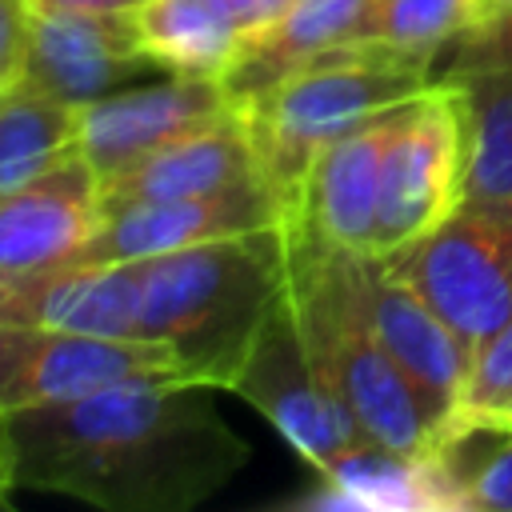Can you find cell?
I'll return each mask as SVG.
<instances>
[{"instance_id":"cell-1","label":"cell","mask_w":512,"mask_h":512,"mask_svg":"<svg viewBox=\"0 0 512 512\" xmlns=\"http://www.w3.org/2000/svg\"><path fill=\"white\" fill-rule=\"evenodd\" d=\"M4 420L16 488L104 512H188L252 456L208 388L188 380H124Z\"/></svg>"},{"instance_id":"cell-2","label":"cell","mask_w":512,"mask_h":512,"mask_svg":"<svg viewBox=\"0 0 512 512\" xmlns=\"http://www.w3.org/2000/svg\"><path fill=\"white\" fill-rule=\"evenodd\" d=\"M136 264V336L180 352L192 380L228 388L272 304L288 292L284 224L204 240Z\"/></svg>"},{"instance_id":"cell-3","label":"cell","mask_w":512,"mask_h":512,"mask_svg":"<svg viewBox=\"0 0 512 512\" xmlns=\"http://www.w3.org/2000/svg\"><path fill=\"white\" fill-rule=\"evenodd\" d=\"M284 244L296 328L328 392L380 452L408 460L428 456L444 428L364 320L352 288V252L332 248L288 220Z\"/></svg>"},{"instance_id":"cell-4","label":"cell","mask_w":512,"mask_h":512,"mask_svg":"<svg viewBox=\"0 0 512 512\" xmlns=\"http://www.w3.org/2000/svg\"><path fill=\"white\" fill-rule=\"evenodd\" d=\"M428 84H436L428 64L364 40H340L256 100L240 104L260 176L284 204V216L292 212L324 144L388 112L392 104H404Z\"/></svg>"},{"instance_id":"cell-5","label":"cell","mask_w":512,"mask_h":512,"mask_svg":"<svg viewBox=\"0 0 512 512\" xmlns=\"http://www.w3.org/2000/svg\"><path fill=\"white\" fill-rule=\"evenodd\" d=\"M384 260L476 356L512 320V196L460 200L432 232Z\"/></svg>"},{"instance_id":"cell-6","label":"cell","mask_w":512,"mask_h":512,"mask_svg":"<svg viewBox=\"0 0 512 512\" xmlns=\"http://www.w3.org/2000/svg\"><path fill=\"white\" fill-rule=\"evenodd\" d=\"M468 132L452 84H428L392 108L380 152L372 256H392L432 232L464 200Z\"/></svg>"},{"instance_id":"cell-7","label":"cell","mask_w":512,"mask_h":512,"mask_svg":"<svg viewBox=\"0 0 512 512\" xmlns=\"http://www.w3.org/2000/svg\"><path fill=\"white\" fill-rule=\"evenodd\" d=\"M228 392L248 400L288 440V448L316 468V476L332 472L340 460L364 448H376L312 368L288 292L264 316Z\"/></svg>"},{"instance_id":"cell-8","label":"cell","mask_w":512,"mask_h":512,"mask_svg":"<svg viewBox=\"0 0 512 512\" xmlns=\"http://www.w3.org/2000/svg\"><path fill=\"white\" fill-rule=\"evenodd\" d=\"M124 380H192L176 348L136 336L0 324V416L76 400Z\"/></svg>"},{"instance_id":"cell-9","label":"cell","mask_w":512,"mask_h":512,"mask_svg":"<svg viewBox=\"0 0 512 512\" xmlns=\"http://www.w3.org/2000/svg\"><path fill=\"white\" fill-rule=\"evenodd\" d=\"M272 224H284V204L264 180L236 184L208 196L104 204L96 232L72 256V264H132V260L164 256L204 240L272 228Z\"/></svg>"},{"instance_id":"cell-10","label":"cell","mask_w":512,"mask_h":512,"mask_svg":"<svg viewBox=\"0 0 512 512\" xmlns=\"http://www.w3.org/2000/svg\"><path fill=\"white\" fill-rule=\"evenodd\" d=\"M352 288L364 320L372 324L388 356L408 372L440 428H448L460 408L472 352L384 256L352 252Z\"/></svg>"},{"instance_id":"cell-11","label":"cell","mask_w":512,"mask_h":512,"mask_svg":"<svg viewBox=\"0 0 512 512\" xmlns=\"http://www.w3.org/2000/svg\"><path fill=\"white\" fill-rule=\"evenodd\" d=\"M148 76H156V64L136 44L132 12L32 8L24 60L12 80L80 108Z\"/></svg>"},{"instance_id":"cell-12","label":"cell","mask_w":512,"mask_h":512,"mask_svg":"<svg viewBox=\"0 0 512 512\" xmlns=\"http://www.w3.org/2000/svg\"><path fill=\"white\" fill-rule=\"evenodd\" d=\"M228 112H236V100L216 76L156 72L148 80L124 84L100 100L80 104V156L100 176H108L132 164L136 156Z\"/></svg>"},{"instance_id":"cell-13","label":"cell","mask_w":512,"mask_h":512,"mask_svg":"<svg viewBox=\"0 0 512 512\" xmlns=\"http://www.w3.org/2000/svg\"><path fill=\"white\" fill-rule=\"evenodd\" d=\"M104 216L100 172L76 152L36 180L0 192V268L72 264Z\"/></svg>"},{"instance_id":"cell-14","label":"cell","mask_w":512,"mask_h":512,"mask_svg":"<svg viewBox=\"0 0 512 512\" xmlns=\"http://www.w3.org/2000/svg\"><path fill=\"white\" fill-rule=\"evenodd\" d=\"M396 108V104H392ZM388 112L356 124L352 132L324 144L300 184V196L288 224L304 228L308 236L372 256V232H376V200H380V152L388 132Z\"/></svg>"},{"instance_id":"cell-15","label":"cell","mask_w":512,"mask_h":512,"mask_svg":"<svg viewBox=\"0 0 512 512\" xmlns=\"http://www.w3.org/2000/svg\"><path fill=\"white\" fill-rule=\"evenodd\" d=\"M260 176V160L248 136V124L236 112L192 128L132 164L100 176L104 204H132V200H180V196H208L236 184H252Z\"/></svg>"},{"instance_id":"cell-16","label":"cell","mask_w":512,"mask_h":512,"mask_svg":"<svg viewBox=\"0 0 512 512\" xmlns=\"http://www.w3.org/2000/svg\"><path fill=\"white\" fill-rule=\"evenodd\" d=\"M0 324L136 336V264L0 268Z\"/></svg>"},{"instance_id":"cell-17","label":"cell","mask_w":512,"mask_h":512,"mask_svg":"<svg viewBox=\"0 0 512 512\" xmlns=\"http://www.w3.org/2000/svg\"><path fill=\"white\" fill-rule=\"evenodd\" d=\"M368 0H292L276 20L248 32L224 68L220 84L240 104L256 100L296 68H304L324 48L352 36Z\"/></svg>"},{"instance_id":"cell-18","label":"cell","mask_w":512,"mask_h":512,"mask_svg":"<svg viewBox=\"0 0 512 512\" xmlns=\"http://www.w3.org/2000/svg\"><path fill=\"white\" fill-rule=\"evenodd\" d=\"M132 32L156 72L216 80L244 40V24L224 0H144L132 8Z\"/></svg>"},{"instance_id":"cell-19","label":"cell","mask_w":512,"mask_h":512,"mask_svg":"<svg viewBox=\"0 0 512 512\" xmlns=\"http://www.w3.org/2000/svg\"><path fill=\"white\" fill-rule=\"evenodd\" d=\"M444 512H512V436L484 420H452L428 452Z\"/></svg>"},{"instance_id":"cell-20","label":"cell","mask_w":512,"mask_h":512,"mask_svg":"<svg viewBox=\"0 0 512 512\" xmlns=\"http://www.w3.org/2000/svg\"><path fill=\"white\" fill-rule=\"evenodd\" d=\"M80 152V108L24 80L0 88V192Z\"/></svg>"},{"instance_id":"cell-21","label":"cell","mask_w":512,"mask_h":512,"mask_svg":"<svg viewBox=\"0 0 512 512\" xmlns=\"http://www.w3.org/2000/svg\"><path fill=\"white\" fill-rule=\"evenodd\" d=\"M444 84V80H440ZM464 104L468 168L464 200H508L512 196V68L452 80Z\"/></svg>"},{"instance_id":"cell-22","label":"cell","mask_w":512,"mask_h":512,"mask_svg":"<svg viewBox=\"0 0 512 512\" xmlns=\"http://www.w3.org/2000/svg\"><path fill=\"white\" fill-rule=\"evenodd\" d=\"M480 16L484 0H368L348 40H364L432 68L436 56Z\"/></svg>"},{"instance_id":"cell-23","label":"cell","mask_w":512,"mask_h":512,"mask_svg":"<svg viewBox=\"0 0 512 512\" xmlns=\"http://www.w3.org/2000/svg\"><path fill=\"white\" fill-rule=\"evenodd\" d=\"M512 68V8L484 12L468 32H460L432 64V80H464L480 72Z\"/></svg>"},{"instance_id":"cell-24","label":"cell","mask_w":512,"mask_h":512,"mask_svg":"<svg viewBox=\"0 0 512 512\" xmlns=\"http://www.w3.org/2000/svg\"><path fill=\"white\" fill-rule=\"evenodd\" d=\"M512 404V320L472 356L456 420H484L500 416Z\"/></svg>"},{"instance_id":"cell-25","label":"cell","mask_w":512,"mask_h":512,"mask_svg":"<svg viewBox=\"0 0 512 512\" xmlns=\"http://www.w3.org/2000/svg\"><path fill=\"white\" fill-rule=\"evenodd\" d=\"M32 0H0V88L16 76L28 44Z\"/></svg>"},{"instance_id":"cell-26","label":"cell","mask_w":512,"mask_h":512,"mask_svg":"<svg viewBox=\"0 0 512 512\" xmlns=\"http://www.w3.org/2000/svg\"><path fill=\"white\" fill-rule=\"evenodd\" d=\"M224 4L236 12V20L244 24V36H248L256 28H264L268 20H276L292 0H224Z\"/></svg>"},{"instance_id":"cell-27","label":"cell","mask_w":512,"mask_h":512,"mask_svg":"<svg viewBox=\"0 0 512 512\" xmlns=\"http://www.w3.org/2000/svg\"><path fill=\"white\" fill-rule=\"evenodd\" d=\"M144 0H32V8H52V12H132Z\"/></svg>"},{"instance_id":"cell-28","label":"cell","mask_w":512,"mask_h":512,"mask_svg":"<svg viewBox=\"0 0 512 512\" xmlns=\"http://www.w3.org/2000/svg\"><path fill=\"white\" fill-rule=\"evenodd\" d=\"M12 492H16V476H12V436H8V420L0 416V504H8Z\"/></svg>"},{"instance_id":"cell-29","label":"cell","mask_w":512,"mask_h":512,"mask_svg":"<svg viewBox=\"0 0 512 512\" xmlns=\"http://www.w3.org/2000/svg\"><path fill=\"white\" fill-rule=\"evenodd\" d=\"M484 424H492V428H500L504 436H512V416H484Z\"/></svg>"},{"instance_id":"cell-30","label":"cell","mask_w":512,"mask_h":512,"mask_svg":"<svg viewBox=\"0 0 512 512\" xmlns=\"http://www.w3.org/2000/svg\"><path fill=\"white\" fill-rule=\"evenodd\" d=\"M496 8H512V0H484V12H496Z\"/></svg>"},{"instance_id":"cell-31","label":"cell","mask_w":512,"mask_h":512,"mask_svg":"<svg viewBox=\"0 0 512 512\" xmlns=\"http://www.w3.org/2000/svg\"><path fill=\"white\" fill-rule=\"evenodd\" d=\"M500 416H512V404H508V408H504V412H500Z\"/></svg>"}]
</instances>
